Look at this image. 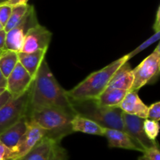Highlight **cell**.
I'll return each mask as SVG.
<instances>
[{"instance_id":"83f0119b","label":"cell","mask_w":160,"mask_h":160,"mask_svg":"<svg viewBox=\"0 0 160 160\" xmlns=\"http://www.w3.org/2000/svg\"><path fill=\"white\" fill-rule=\"evenodd\" d=\"M12 158V151L0 142V160H9Z\"/></svg>"},{"instance_id":"44dd1931","label":"cell","mask_w":160,"mask_h":160,"mask_svg":"<svg viewBox=\"0 0 160 160\" xmlns=\"http://www.w3.org/2000/svg\"><path fill=\"white\" fill-rule=\"evenodd\" d=\"M28 6L29 4L26 5H18V6H12V12H11V15L9 17V20L6 23V26L4 27V31L6 32L10 31L11 29L17 26L24 15L26 14L27 11H28Z\"/></svg>"},{"instance_id":"8fae6325","label":"cell","mask_w":160,"mask_h":160,"mask_svg":"<svg viewBox=\"0 0 160 160\" xmlns=\"http://www.w3.org/2000/svg\"><path fill=\"white\" fill-rule=\"evenodd\" d=\"M33 81L34 78L18 62L7 78L6 91L10 94L12 98H18L31 88Z\"/></svg>"},{"instance_id":"9c48e42d","label":"cell","mask_w":160,"mask_h":160,"mask_svg":"<svg viewBox=\"0 0 160 160\" xmlns=\"http://www.w3.org/2000/svg\"><path fill=\"white\" fill-rule=\"evenodd\" d=\"M122 117L123 123V131L131 137L142 153L156 143V141L152 142L145 134L143 128V119L135 116L128 115L124 112H123Z\"/></svg>"},{"instance_id":"7a4b0ae2","label":"cell","mask_w":160,"mask_h":160,"mask_svg":"<svg viewBox=\"0 0 160 160\" xmlns=\"http://www.w3.org/2000/svg\"><path fill=\"white\" fill-rule=\"evenodd\" d=\"M128 61V55H125L104 68L93 72L73 88L67 91V95L72 101L96 99L107 88L116 72Z\"/></svg>"},{"instance_id":"d6986e66","label":"cell","mask_w":160,"mask_h":160,"mask_svg":"<svg viewBox=\"0 0 160 160\" xmlns=\"http://www.w3.org/2000/svg\"><path fill=\"white\" fill-rule=\"evenodd\" d=\"M128 93L127 91L107 88L98 98L96 101L99 105L109 108H119V106Z\"/></svg>"},{"instance_id":"836d02e7","label":"cell","mask_w":160,"mask_h":160,"mask_svg":"<svg viewBox=\"0 0 160 160\" xmlns=\"http://www.w3.org/2000/svg\"><path fill=\"white\" fill-rule=\"evenodd\" d=\"M2 30H4V28H3L2 25L1 24V23H0V31H2Z\"/></svg>"},{"instance_id":"6da1fadb","label":"cell","mask_w":160,"mask_h":160,"mask_svg":"<svg viewBox=\"0 0 160 160\" xmlns=\"http://www.w3.org/2000/svg\"><path fill=\"white\" fill-rule=\"evenodd\" d=\"M57 108L76 115L71 99L44 59L30 88L29 109Z\"/></svg>"},{"instance_id":"7c38bea8","label":"cell","mask_w":160,"mask_h":160,"mask_svg":"<svg viewBox=\"0 0 160 160\" xmlns=\"http://www.w3.org/2000/svg\"><path fill=\"white\" fill-rule=\"evenodd\" d=\"M119 108L124 113L135 116L143 120L147 119L148 106L143 102L138 92L129 91L119 106Z\"/></svg>"},{"instance_id":"8992f818","label":"cell","mask_w":160,"mask_h":160,"mask_svg":"<svg viewBox=\"0 0 160 160\" xmlns=\"http://www.w3.org/2000/svg\"><path fill=\"white\" fill-rule=\"evenodd\" d=\"M30 89L18 98H10L0 109V134L27 117Z\"/></svg>"},{"instance_id":"d4e9b609","label":"cell","mask_w":160,"mask_h":160,"mask_svg":"<svg viewBox=\"0 0 160 160\" xmlns=\"http://www.w3.org/2000/svg\"><path fill=\"white\" fill-rule=\"evenodd\" d=\"M138 160H160V152L157 142L143 152V155L138 157Z\"/></svg>"},{"instance_id":"5b68a950","label":"cell","mask_w":160,"mask_h":160,"mask_svg":"<svg viewBox=\"0 0 160 160\" xmlns=\"http://www.w3.org/2000/svg\"><path fill=\"white\" fill-rule=\"evenodd\" d=\"M160 70V45L147 56L136 68L132 69L134 82L130 91L138 92L148 84H152L157 79Z\"/></svg>"},{"instance_id":"d590c367","label":"cell","mask_w":160,"mask_h":160,"mask_svg":"<svg viewBox=\"0 0 160 160\" xmlns=\"http://www.w3.org/2000/svg\"><path fill=\"white\" fill-rule=\"evenodd\" d=\"M3 1H4V0H0V3H2V2Z\"/></svg>"},{"instance_id":"30bf717a","label":"cell","mask_w":160,"mask_h":160,"mask_svg":"<svg viewBox=\"0 0 160 160\" xmlns=\"http://www.w3.org/2000/svg\"><path fill=\"white\" fill-rule=\"evenodd\" d=\"M52 34L40 23L31 28L25 37L20 52H33L38 50L47 51L52 40Z\"/></svg>"},{"instance_id":"52a82bcc","label":"cell","mask_w":160,"mask_h":160,"mask_svg":"<svg viewBox=\"0 0 160 160\" xmlns=\"http://www.w3.org/2000/svg\"><path fill=\"white\" fill-rule=\"evenodd\" d=\"M38 23L35 9L34 6L29 5L28 11L21 21L12 29L6 32V49L20 52L29 30Z\"/></svg>"},{"instance_id":"2e32d148","label":"cell","mask_w":160,"mask_h":160,"mask_svg":"<svg viewBox=\"0 0 160 160\" xmlns=\"http://www.w3.org/2000/svg\"><path fill=\"white\" fill-rule=\"evenodd\" d=\"M134 82V74L131 66L126 62L117 72L111 79L108 88L120 89L129 92Z\"/></svg>"},{"instance_id":"277c9868","label":"cell","mask_w":160,"mask_h":160,"mask_svg":"<svg viewBox=\"0 0 160 160\" xmlns=\"http://www.w3.org/2000/svg\"><path fill=\"white\" fill-rule=\"evenodd\" d=\"M71 102L76 115L89 119L106 129L123 130V112L120 108L102 106L95 99Z\"/></svg>"},{"instance_id":"7402d4cb","label":"cell","mask_w":160,"mask_h":160,"mask_svg":"<svg viewBox=\"0 0 160 160\" xmlns=\"http://www.w3.org/2000/svg\"><path fill=\"white\" fill-rule=\"evenodd\" d=\"M143 128L148 138L152 142H156V138L158 137L159 132V122L145 119L144 120Z\"/></svg>"},{"instance_id":"9a60e30c","label":"cell","mask_w":160,"mask_h":160,"mask_svg":"<svg viewBox=\"0 0 160 160\" xmlns=\"http://www.w3.org/2000/svg\"><path fill=\"white\" fill-rule=\"evenodd\" d=\"M47 51L38 50L33 52H18L19 62L34 79L41 64L45 59Z\"/></svg>"},{"instance_id":"5bb4252c","label":"cell","mask_w":160,"mask_h":160,"mask_svg":"<svg viewBox=\"0 0 160 160\" xmlns=\"http://www.w3.org/2000/svg\"><path fill=\"white\" fill-rule=\"evenodd\" d=\"M27 127H28V118L25 117L13 126L10 127L4 132L0 134V142L12 151L13 148L17 146L22 136L26 132Z\"/></svg>"},{"instance_id":"d6a6232c","label":"cell","mask_w":160,"mask_h":160,"mask_svg":"<svg viewBox=\"0 0 160 160\" xmlns=\"http://www.w3.org/2000/svg\"><path fill=\"white\" fill-rule=\"evenodd\" d=\"M6 90V89H5V88H0V95H1Z\"/></svg>"},{"instance_id":"484cf974","label":"cell","mask_w":160,"mask_h":160,"mask_svg":"<svg viewBox=\"0 0 160 160\" xmlns=\"http://www.w3.org/2000/svg\"><path fill=\"white\" fill-rule=\"evenodd\" d=\"M147 119L159 122L160 120V102H156L148 107Z\"/></svg>"},{"instance_id":"4fadbf2b","label":"cell","mask_w":160,"mask_h":160,"mask_svg":"<svg viewBox=\"0 0 160 160\" xmlns=\"http://www.w3.org/2000/svg\"><path fill=\"white\" fill-rule=\"evenodd\" d=\"M104 137L107 139L108 145L110 148H119L141 152L140 148L134 144L131 137L123 131L117 129H106Z\"/></svg>"},{"instance_id":"1f68e13d","label":"cell","mask_w":160,"mask_h":160,"mask_svg":"<svg viewBox=\"0 0 160 160\" xmlns=\"http://www.w3.org/2000/svg\"><path fill=\"white\" fill-rule=\"evenodd\" d=\"M6 85H7V78L2 74L0 70V88L6 89Z\"/></svg>"},{"instance_id":"ffe728a7","label":"cell","mask_w":160,"mask_h":160,"mask_svg":"<svg viewBox=\"0 0 160 160\" xmlns=\"http://www.w3.org/2000/svg\"><path fill=\"white\" fill-rule=\"evenodd\" d=\"M18 62V52L10 50H4L2 54L0 56V70L7 78Z\"/></svg>"},{"instance_id":"f546056e","label":"cell","mask_w":160,"mask_h":160,"mask_svg":"<svg viewBox=\"0 0 160 160\" xmlns=\"http://www.w3.org/2000/svg\"><path fill=\"white\" fill-rule=\"evenodd\" d=\"M10 98H12V96H11L10 94H9L6 90L0 95V109H1L2 107L7 102L8 100Z\"/></svg>"},{"instance_id":"3957f363","label":"cell","mask_w":160,"mask_h":160,"mask_svg":"<svg viewBox=\"0 0 160 160\" xmlns=\"http://www.w3.org/2000/svg\"><path fill=\"white\" fill-rule=\"evenodd\" d=\"M74 116L57 108H39L28 109L27 118L45 130L46 137L60 142L73 133L71 121Z\"/></svg>"},{"instance_id":"f1b7e54d","label":"cell","mask_w":160,"mask_h":160,"mask_svg":"<svg viewBox=\"0 0 160 160\" xmlns=\"http://www.w3.org/2000/svg\"><path fill=\"white\" fill-rule=\"evenodd\" d=\"M28 1H29V0H6V1L3 2L1 3V4H5L10 6H18V5L28 4Z\"/></svg>"},{"instance_id":"e575fe53","label":"cell","mask_w":160,"mask_h":160,"mask_svg":"<svg viewBox=\"0 0 160 160\" xmlns=\"http://www.w3.org/2000/svg\"><path fill=\"white\" fill-rule=\"evenodd\" d=\"M3 52H4V50H1V49H0V56H1V55L2 54Z\"/></svg>"},{"instance_id":"603a6c76","label":"cell","mask_w":160,"mask_h":160,"mask_svg":"<svg viewBox=\"0 0 160 160\" xmlns=\"http://www.w3.org/2000/svg\"><path fill=\"white\" fill-rule=\"evenodd\" d=\"M159 38H160V30L159 31H155L154 34H153L151 37L148 38L147 39V40H145L143 43H142L139 46H138L135 49L133 50L132 52H131L129 54H128V59H131V58L137 56V55L138 54V53H140L141 52L144 51V50L146 49L147 48H148L150 45L154 44L155 42H158V41L159 40Z\"/></svg>"},{"instance_id":"ba28073f","label":"cell","mask_w":160,"mask_h":160,"mask_svg":"<svg viewBox=\"0 0 160 160\" xmlns=\"http://www.w3.org/2000/svg\"><path fill=\"white\" fill-rule=\"evenodd\" d=\"M46 136V131L42 129L34 122L28 120V127L19 141L17 146L12 150V160H20L26 156L44 137Z\"/></svg>"},{"instance_id":"8d00e7d4","label":"cell","mask_w":160,"mask_h":160,"mask_svg":"<svg viewBox=\"0 0 160 160\" xmlns=\"http://www.w3.org/2000/svg\"><path fill=\"white\" fill-rule=\"evenodd\" d=\"M9 160H12V159H9Z\"/></svg>"},{"instance_id":"e0dca14e","label":"cell","mask_w":160,"mask_h":160,"mask_svg":"<svg viewBox=\"0 0 160 160\" xmlns=\"http://www.w3.org/2000/svg\"><path fill=\"white\" fill-rule=\"evenodd\" d=\"M71 129L73 132H81L88 134L103 136L106 128L95 122L80 115H75L71 121Z\"/></svg>"},{"instance_id":"4dcf8cb0","label":"cell","mask_w":160,"mask_h":160,"mask_svg":"<svg viewBox=\"0 0 160 160\" xmlns=\"http://www.w3.org/2000/svg\"><path fill=\"white\" fill-rule=\"evenodd\" d=\"M6 32L4 30L0 31V49H6Z\"/></svg>"},{"instance_id":"ac0fdd59","label":"cell","mask_w":160,"mask_h":160,"mask_svg":"<svg viewBox=\"0 0 160 160\" xmlns=\"http://www.w3.org/2000/svg\"><path fill=\"white\" fill-rule=\"evenodd\" d=\"M56 142L45 136L20 160H49Z\"/></svg>"},{"instance_id":"4316f807","label":"cell","mask_w":160,"mask_h":160,"mask_svg":"<svg viewBox=\"0 0 160 160\" xmlns=\"http://www.w3.org/2000/svg\"><path fill=\"white\" fill-rule=\"evenodd\" d=\"M12 12V6L5 4H0V23L3 28L9 20Z\"/></svg>"},{"instance_id":"cb8c5ba5","label":"cell","mask_w":160,"mask_h":160,"mask_svg":"<svg viewBox=\"0 0 160 160\" xmlns=\"http://www.w3.org/2000/svg\"><path fill=\"white\" fill-rule=\"evenodd\" d=\"M49 160H68L67 152L61 146L59 142H56L53 145Z\"/></svg>"}]
</instances>
